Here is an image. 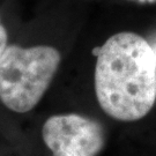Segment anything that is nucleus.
<instances>
[{
    "mask_svg": "<svg viewBox=\"0 0 156 156\" xmlns=\"http://www.w3.org/2000/svg\"><path fill=\"white\" fill-rule=\"evenodd\" d=\"M42 138L52 156H97L105 145L103 126L78 113L48 118L42 127Z\"/></svg>",
    "mask_w": 156,
    "mask_h": 156,
    "instance_id": "3",
    "label": "nucleus"
},
{
    "mask_svg": "<svg viewBox=\"0 0 156 156\" xmlns=\"http://www.w3.org/2000/svg\"><path fill=\"white\" fill-rule=\"evenodd\" d=\"M132 1L134 4H140V5H151V4H156V0H128Z\"/></svg>",
    "mask_w": 156,
    "mask_h": 156,
    "instance_id": "5",
    "label": "nucleus"
},
{
    "mask_svg": "<svg viewBox=\"0 0 156 156\" xmlns=\"http://www.w3.org/2000/svg\"><path fill=\"white\" fill-rule=\"evenodd\" d=\"M7 39H8V35H7L6 28L4 27V24L1 22V19H0V58L7 48Z\"/></svg>",
    "mask_w": 156,
    "mask_h": 156,
    "instance_id": "4",
    "label": "nucleus"
},
{
    "mask_svg": "<svg viewBox=\"0 0 156 156\" xmlns=\"http://www.w3.org/2000/svg\"><path fill=\"white\" fill-rule=\"evenodd\" d=\"M94 83L108 116L120 122L147 116L156 101V59L149 42L131 31L109 37L98 50Z\"/></svg>",
    "mask_w": 156,
    "mask_h": 156,
    "instance_id": "1",
    "label": "nucleus"
},
{
    "mask_svg": "<svg viewBox=\"0 0 156 156\" xmlns=\"http://www.w3.org/2000/svg\"><path fill=\"white\" fill-rule=\"evenodd\" d=\"M149 44H151V49H153V51H154V55H155V59H156V38L154 42H149Z\"/></svg>",
    "mask_w": 156,
    "mask_h": 156,
    "instance_id": "6",
    "label": "nucleus"
},
{
    "mask_svg": "<svg viewBox=\"0 0 156 156\" xmlns=\"http://www.w3.org/2000/svg\"><path fill=\"white\" fill-rule=\"evenodd\" d=\"M62 62L53 46L7 45L0 58V102L9 110H33L50 87Z\"/></svg>",
    "mask_w": 156,
    "mask_h": 156,
    "instance_id": "2",
    "label": "nucleus"
}]
</instances>
